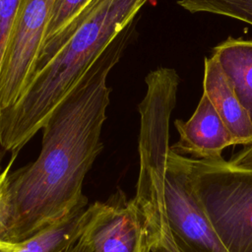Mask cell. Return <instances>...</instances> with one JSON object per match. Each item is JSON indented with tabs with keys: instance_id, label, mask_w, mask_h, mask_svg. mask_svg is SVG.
Wrapping results in <instances>:
<instances>
[{
	"instance_id": "e0dca14e",
	"label": "cell",
	"mask_w": 252,
	"mask_h": 252,
	"mask_svg": "<svg viewBox=\"0 0 252 252\" xmlns=\"http://www.w3.org/2000/svg\"><path fill=\"white\" fill-rule=\"evenodd\" d=\"M20 247L19 243L0 241V252H16Z\"/></svg>"
},
{
	"instance_id": "9c48e42d",
	"label": "cell",
	"mask_w": 252,
	"mask_h": 252,
	"mask_svg": "<svg viewBox=\"0 0 252 252\" xmlns=\"http://www.w3.org/2000/svg\"><path fill=\"white\" fill-rule=\"evenodd\" d=\"M213 56L252 123V40L228 37Z\"/></svg>"
},
{
	"instance_id": "30bf717a",
	"label": "cell",
	"mask_w": 252,
	"mask_h": 252,
	"mask_svg": "<svg viewBox=\"0 0 252 252\" xmlns=\"http://www.w3.org/2000/svg\"><path fill=\"white\" fill-rule=\"evenodd\" d=\"M93 1L55 0L32 76L41 70L71 38L79 29L82 14Z\"/></svg>"
},
{
	"instance_id": "7c38bea8",
	"label": "cell",
	"mask_w": 252,
	"mask_h": 252,
	"mask_svg": "<svg viewBox=\"0 0 252 252\" xmlns=\"http://www.w3.org/2000/svg\"><path fill=\"white\" fill-rule=\"evenodd\" d=\"M177 4L191 13H213L252 25V0H178Z\"/></svg>"
},
{
	"instance_id": "ac0fdd59",
	"label": "cell",
	"mask_w": 252,
	"mask_h": 252,
	"mask_svg": "<svg viewBox=\"0 0 252 252\" xmlns=\"http://www.w3.org/2000/svg\"><path fill=\"white\" fill-rule=\"evenodd\" d=\"M153 252H175L174 249L171 247V245L165 241L163 243H161L160 245H158V247H156Z\"/></svg>"
},
{
	"instance_id": "2e32d148",
	"label": "cell",
	"mask_w": 252,
	"mask_h": 252,
	"mask_svg": "<svg viewBox=\"0 0 252 252\" xmlns=\"http://www.w3.org/2000/svg\"><path fill=\"white\" fill-rule=\"evenodd\" d=\"M67 252H92L87 243L80 237L71 245V247L67 250Z\"/></svg>"
},
{
	"instance_id": "52a82bcc",
	"label": "cell",
	"mask_w": 252,
	"mask_h": 252,
	"mask_svg": "<svg viewBox=\"0 0 252 252\" xmlns=\"http://www.w3.org/2000/svg\"><path fill=\"white\" fill-rule=\"evenodd\" d=\"M174 125L179 140L170 146V150L181 156L190 155L196 159H220L222 151L235 145L231 134L205 94L191 118L185 122L176 119Z\"/></svg>"
},
{
	"instance_id": "ba28073f",
	"label": "cell",
	"mask_w": 252,
	"mask_h": 252,
	"mask_svg": "<svg viewBox=\"0 0 252 252\" xmlns=\"http://www.w3.org/2000/svg\"><path fill=\"white\" fill-rule=\"evenodd\" d=\"M203 94H205L231 134L235 145L252 143V123L224 77L219 63L212 55L204 61Z\"/></svg>"
},
{
	"instance_id": "5b68a950",
	"label": "cell",
	"mask_w": 252,
	"mask_h": 252,
	"mask_svg": "<svg viewBox=\"0 0 252 252\" xmlns=\"http://www.w3.org/2000/svg\"><path fill=\"white\" fill-rule=\"evenodd\" d=\"M55 0H22L0 65V110L12 106L31 81Z\"/></svg>"
},
{
	"instance_id": "8fae6325",
	"label": "cell",
	"mask_w": 252,
	"mask_h": 252,
	"mask_svg": "<svg viewBox=\"0 0 252 252\" xmlns=\"http://www.w3.org/2000/svg\"><path fill=\"white\" fill-rule=\"evenodd\" d=\"M88 206V198L84 196L61 219L20 242L16 252H67L82 231Z\"/></svg>"
},
{
	"instance_id": "3957f363",
	"label": "cell",
	"mask_w": 252,
	"mask_h": 252,
	"mask_svg": "<svg viewBox=\"0 0 252 252\" xmlns=\"http://www.w3.org/2000/svg\"><path fill=\"white\" fill-rule=\"evenodd\" d=\"M139 156L134 200L155 248L166 240L175 252H227L195 196L183 156L170 150L168 119L141 120Z\"/></svg>"
},
{
	"instance_id": "6da1fadb",
	"label": "cell",
	"mask_w": 252,
	"mask_h": 252,
	"mask_svg": "<svg viewBox=\"0 0 252 252\" xmlns=\"http://www.w3.org/2000/svg\"><path fill=\"white\" fill-rule=\"evenodd\" d=\"M135 22L117 34L46 119L37 158L10 172L5 242L32 237L85 196L84 179L103 149L100 136L111 93L106 79L126 49Z\"/></svg>"
},
{
	"instance_id": "5bb4252c",
	"label": "cell",
	"mask_w": 252,
	"mask_h": 252,
	"mask_svg": "<svg viewBox=\"0 0 252 252\" xmlns=\"http://www.w3.org/2000/svg\"><path fill=\"white\" fill-rule=\"evenodd\" d=\"M18 154H12V158L4 170L0 172V241H4L6 231V220H7V188L8 178L12 171V165L17 158Z\"/></svg>"
},
{
	"instance_id": "9a60e30c",
	"label": "cell",
	"mask_w": 252,
	"mask_h": 252,
	"mask_svg": "<svg viewBox=\"0 0 252 252\" xmlns=\"http://www.w3.org/2000/svg\"><path fill=\"white\" fill-rule=\"evenodd\" d=\"M228 164L245 170H252V143L245 146L240 152L234 155L228 161Z\"/></svg>"
},
{
	"instance_id": "277c9868",
	"label": "cell",
	"mask_w": 252,
	"mask_h": 252,
	"mask_svg": "<svg viewBox=\"0 0 252 252\" xmlns=\"http://www.w3.org/2000/svg\"><path fill=\"white\" fill-rule=\"evenodd\" d=\"M195 196L227 252H252V170L183 156Z\"/></svg>"
},
{
	"instance_id": "8992f818",
	"label": "cell",
	"mask_w": 252,
	"mask_h": 252,
	"mask_svg": "<svg viewBox=\"0 0 252 252\" xmlns=\"http://www.w3.org/2000/svg\"><path fill=\"white\" fill-rule=\"evenodd\" d=\"M80 237L92 252H153L146 220L134 198L118 189L105 202L89 205Z\"/></svg>"
},
{
	"instance_id": "4fadbf2b",
	"label": "cell",
	"mask_w": 252,
	"mask_h": 252,
	"mask_svg": "<svg viewBox=\"0 0 252 252\" xmlns=\"http://www.w3.org/2000/svg\"><path fill=\"white\" fill-rule=\"evenodd\" d=\"M22 0H0V65Z\"/></svg>"
},
{
	"instance_id": "7a4b0ae2",
	"label": "cell",
	"mask_w": 252,
	"mask_h": 252,
	"mask_svg": "<svg viewBox=\"0 0 252 252\" xmlns=\"http://www.w3.org/2000/svg\"><path fill=\"white\" fill-rule=\"evenodd\" d=\"M149 0H94L85 20L56 55L28 84L12 106L0 110V145L12 154L41 129L117 34Z\"/></svg>"
}]
</instances>
